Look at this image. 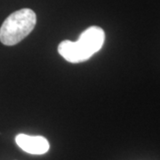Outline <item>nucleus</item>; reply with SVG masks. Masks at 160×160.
<instances>
[{"label": "nucleus", "mask_w": 160, "mask_h": 160, "mask_svg": "<svg viewBox=\"0 0 160 160\" xmlns=\"http://www.w3.org/2000/svg\"><path fill=\"white\" fill-rule=\"evenodd\" d=\"M104 41V30L98 26H92L84 30L77 41L61 42L58 46V52L69 62H83L102 49Z\"/></svg>", "instance_id": "f257e3e1"}, {"label": "nucleus", "mask_w": 160, "mask_h": 160, "mask_svg": "<svg viewBox=\"0 0 160 160\" xmlns=\"http://www.w3.org/2000/svg\"><path fill=\"white\" fill-rule=\"evenodd\" d=\"M15 142L23 151L32 155H43L50 149L47 139L43 136H32L20 133L15 137Z\"/></svg>", "instance_id": "7ed1b4c3"}, {"label": "nucleus", "mask_w": 160, "mask_h": 160, "mask_svg": "<svg viewBox=\"0 0 160 160\" xmlns=\"http://www.w3.org/2000/svg\"><path fill=\"white\" fill-rule=\"evenodd\" d=\"M37 15L29 8L13 12L5 20L0 28V41L6 46L20 43L34 29Z\"/></svg>", "instance_id": "f03ea898"}]
</instances>
